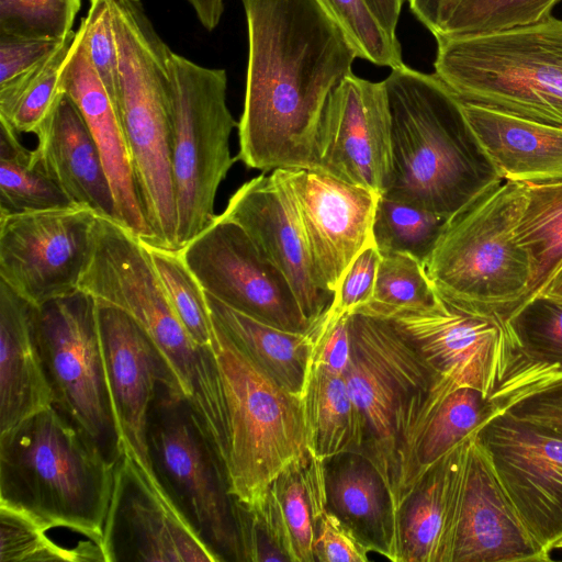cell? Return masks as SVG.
Returning <instances> with one entry per match:
<instances>
[{
  "instance_id": "cell-37",
  "label": "cell",
  "mask_w": 562,
  "mask_h": 562,
  "mask_svg": "<svg viewBox=\"0 0 562 562\" xmlns=\"http://www.w3.org/2000/svg\"><path fill=\"white\" fill-rule=\"evenodd\" d=\"M143 243L178 318L199 346L210 348L213 321L206 294L186 263L180 249Z\"/></svg>"
},
{
  "instance_id": "cell-1",
  "label": "cell",
  "mask_w": 562,
  "mask_h": 562,
  "mask_svg": "<svg viewBox=\"0 0 562 562\" xmlns=\"http://www.w3.org/2000/svg\"><path fill=\"white\" fill-rule=\"evenodd\" d=\"M240 1L248 60L236 159L261 171H316L322 117L357 49L316 0Z\"/></svg>"
},
{
  "instance_id": "cell-27",
  "label": "cell",
  "mask_w": 562,
  "mask_h": 562,
  "mask_svg": "<svg viewBox=\"0 0 562 562\" xmlns=\"http://www.w3.org/2000/svg\"><path fill=\"white\" fill-rule=\"evenodd\" d=\"M33 311L0 280V434L54 403Z\"/></svg>"
},
{
  "instance_id": "cell-36",
  "label": "cell",
  "mask_w": 562,
  "mask_h": 562,
  "mask_svg": "<svg viewBox=\"0 0 562 562\" xmlns=\"http://www.w3.org/2000/svg\"><path fill=\"white\" fill-rule=\"evenodd\" d=\"M76 38L72 31L42 64L0 86V119L18 133H35L61 90V71Z\"/></svg>"
},
{
  "instance_id": "cell-25",
  "label": "cell",
  "mask_w": 562,
  "mask_h": 562,
  "mask_svg": "<svg viewBox=\"0 0 562 562\" xmlns=\"http://www.w3.org/2000/svg\"><path fill=\"white\" fill-rule=\"evenodd\" d=\"M558 376H562V297L540 292L502 323L488 400L497 408L513 394Z\"/></svg>"
},
{
  "instance_id": "cell-31",
  "label": "cell",
  "mask_w": 562,
  "mask_h": 562,
  "mask_svg": "<svg viewBox=\"0 0 562 562\" xmlns=\"http://www.w3.org/2000/svg\"><path fill=\"white\" fill-rule=\"evenodd\" d=\"M205 294L213 321L278 383L300 396L315 339L313 326L307 331L285 330Z\"/></svg>"
},
{
  "instance_id": "cell-17",
  "label": "cell",
  "mask_w": 562,
  "mask_h": 562,
  "mask_svg": "<svg viewBox=\"0 0 562 562\" xmlns=\"http://www.w3.org/2000/svg\"><path fill=\"white\" fill-rule=\"evenodd\" d=\"M276 170L294 205L318 282L334 294L351 262L373 241L381 194L321 171Z\"/></svg>"
},
{
  "instance_id": "cell-24",
  "label": "cell",
  "mask_w": 562,
  "mask_h": 562,
  "mask_svg": "<svg viewBox=\"0 0 562 562\" xmlns=\"http://www.w3.org/2000/svg\"><path fill=\"white\" fill-rule=\"evenodd\" d=\"M34 134L38 142L32 161L74 204L120 223L100 151L80 110L65 91Z\"/></svg>"
},
{
  "instance_id": "cell-52",
  "label": "cell",
  "mask_w": 562,
  "mask_h": 562,
  "mask_svg": "<svg viewBox=\"0 0 562 562\" xmlns=\"http://www.w3.org/2000/svg\"><path fill=\"white\" fill-rule=\"evenodd\" d=\"M384 29L396 36V29L405 0H366Z\"/></svg>"
},
{
  "instance_id": "cell-43",
  "label": "cell",
  "mask_w": 562,
  "mask_h": 562,
  "mask_svg": "<svg viewBox=\"0 0 562 562\" xmlns=\"http://www.w3.org/2000/svg\"><path fill=\"white\" fill-rule=\"evenodd\" d=\"M0 561L48 562L87 561L72 548H67L48 536V530L24 516L0 506Z\"/></svg>"
},
{
  "instance_id": "cell-48",
  "label": "cell",
  "mask_w": 562,
  "mask_h": 562,
  "mask_svg": "<svg viewBox=\"0 0 562 562\" xmlns=\"http://www.w3.org/2000/svg\"><path fill=\"white\" fill-rule=\"evenodd\" d=\"M371 551L337 515L323 512L314 540L315 562H367Z\"/></svg>"
},
{
  "instance_id": "cell-4",
  "label": "cell",
  "mask_w": 562,
  "mask_h": 562,
  "mask_svg": "<svg viewBox=\"0 0 562 562\" xmlns=\"http://www.w3.org/2000/svg\"><path fill=\"white\" fill-rule=\"evenodd\" d=\"M349 327L351 360L345 380L357 414L355 452L379 471L396 513L408 492L417 438L448 392L387 318L353 313Z\"/></svg>"
},
{
  "instance_id": "cell-40",
  "label": "cell",
  "mask_w": 562,
  "mask_h": 562,
  "mask_svg": "<svg viewBox=\"0 0 562 562\" xmlns=\"http://www.w3.org/2000/svg\"><path fill=\"white\" fill-rule=\"evenodd\" d=\"M561 0H463L437 37H460L526 26L551 16Z\"/></svg>"
},
{
  "instance_id": "cell-41",
  "label": "cell",
  "mask_w": 562,
  "mask_h": 562,
  "mask_svg": "<svg viewBox=\"0 0 562 562\" xmlns=\"http://www.w3.org/2000/svg\"><path fill=\"white\" fill-rule=\"evenodd\" d=\"M344 30L359 58L392 69L404 66L397 36L391 35L366 0H316Z\"/></svg>"
},
{
  "instance_id": "cell-11",
  "label": "cell",
  "mask_w": 562,
  "mask_h": 562,
  "mask_svg": "<svg viewBox=\"0 0 562 562\" xmlns=\"http://www.w3.org/2000/svg\"><path fill=\"white\" fill-rule=\"evenodd\" d=\"M153 469L222 561H239L233 497L223 467L184 398L160 383L148 423Z\"/></svg>"
},
{
  "instance_id": "cell-16",
  "label": "cell",
  "mask_w": 562,
  "mask_h": 562,
  "mask_svg": "<svg viewBox=\"0 0 562 562\" xmlns=\"http://www.w3.org/2000/svg\"><path fill=\"white\" fill-rule=\"evenodd\" d=\"M475 440L531 536L553 550L562 537V435L497 411Z\"/></svg>"
},
{
  "instance_id": "cell-20",
  "label": "cell",
  "mask_w": 562,
  "mask_h": 562,
  "mask_svg": "<svg viewBox=\"0 0 562 562\" xmlns=\"http://www.w3.org/2000/svg\"><path fill=\"white\" fill-rule=\"evenodd\" d=\"M550 552L531 536L488 459L469 439L454 518L450 562H542Z\"/></svg>"
},
{
  "instance_id": "cell-26",
  "label": "cell",
  "mask_w": 562,
  "mask_h": 562,
  "mask_svg": "<svg viewBox=\"0 0 562 562\" xmlns=\"http://www.w3.org/2000/svg\"><path fill=\"white\" fill-rule=\"evenodd\" d=\"M470 437L435 462L403 499L395 513L393 562H450Z\"/></svg>"
},
{
  "instance_id": "cell-13",
  "label": "cell",
  "mask_w": 562,
  "mask_h": 562,
  "mask_svg": "<svg viewBox=\"0 0 562 562\" xmlns=\"http://www.w3.org/2000/svg\"><path fill=\"white\" fill-rule=\"evenodd\" d=\"M180 251L204 291L227 306L285 330L313 326L284 274L222 213Z\"/></svg>"
},
{
  "instance_id": "cell-6",
  "label": "cell",
  "mask_w": 562,
  "mask_h": 562,
  "mask_svg": "<svg viewBox=\"0 0 562 562\" xmlns=\"http://www.w3.org/2000/svg\"><path fill=\"white\" fill-rule=\"evenodd\" d=\"M113 26L119 52L115 106L153 245L178 249L170 148L173 50L140 0H114Z\"/></svg>"
},
{
  "instance_id": "cell-33",
  "label": "cell",
  "mask_w": 562,
  "mask_h": 562,
  "mask_svg": "<svg viewBox=\"0 0 562 562\" xmlns=\"http://www.w3.org/2000/svg\"><path fill=\"white\" fill-rule=\"evenodd\" d=\"M496 412L493 402L477 389L461 386L447 394L429 415L415 443L407 494L435 462Z\"/></svg>"
},
{
  "instance_id": "cell-5",
  "label": "cell",
  "mask_w": 562,
  "mask_h": 562,
  "mask_svg": "<svg viewBox=\"0 0 562 562\" xmlns=\"http://www.w3.org/2000/svg\"><path fill=\"white\" fill-rule=\"evenodd\" d=\"M79 290L130 315L154 344L198 424L205 430L220 425L223 394L211 348L199 346L178 318L137 235L97 215Z\"/></svg>"
},
{
  "instance_id": "cell-45",
  "label": "cell",
  "mask_w": 562,
  "mask_h": 562,
  "mask_svg": "<svg viewBox=\"0 0 562 562\" xmlns=\"http://www.w3.org/2000/svg\"><path fill=\"white\" fill-rule=\"evenodd\" d=\"M381 258L374 240L355 258L324 313L326 321L331 322L352 314L371 301Z\"/></svg>"
},
{
  "instance_id": "cell-42",
  "label": "cell",
  "mask_w": 562,
  "mask_h": 562,
  "mask_svg": "<svg viewBox=\"0 0 562 562\" xmlns=\"http://www.w3.org/2000/svg\"><path fill=\"white\" fill-rule=\"evenodd\" d=\"M80 7L81 0H0V34L61 41Z\"/></svg>"
},
{
  "instance_id": "cell-54",
  "label": "cell",
  "mask_w": 562,
  "mask_h": 562,
  "mask_svg": "<svg viewBox=\"0 0 562 562\" xmlns=\"http://www.w3.org/2000/svg\"><path fill=\"white\" fill-rule=\"evenodd\" d=\"M542 292L562 297V266Z\"/></svg>"
},
{
  "instance_id": "cell-51",
  "label": "cell",
  "mask_w": 562,
  "mask_h": 562,
  "mask_svg": "<svg viewBox=\"0 0 562 562\" xmlns=\"http://www.w3.org/2000/svg\"><path fill=\"white\" fill-rule=\"evenodd\" d=\"M415 18L436 36L463 0H407Z\"/></svg>"
},
{
  "instance_id": "cell-22",
  "label": "cell",
  "mask_w": 562,
  "mask_h": 562,
  "mask_svg": "<svg viewBox=\"0 0 562 562\" xmlns=\"http://www.w3.org/2000/svg\"><path fill=\"white\" fill-rule=\"evenodd\" d=\"M387 319L439 376L448 393L470 386L490 396L501 322L461 308L439 294L430 306L401 311Z\"/></svg>"
},
{
  "instance_id": "cell-21",
  "label": "cell",
  "mask_w": 562,
  "mask_h": 562,
  "mask_svg": "<svg viewBox=\"0 0 562 562\" xmlns=\"http://www.w3.org/2000/svg\"><path fill=\"white\" fill-rule=\"evenodd\" d=\"M222 214L237 223L284 274L305 318L312 325L316 323L334 294L318 282L294 205L278 171L241 184Z\"/></svg>"
},
{
  "instance_id": "cell-23",
  "label": "cell",
  "mask_w": 562,
  "mask_h": 562,
  "mask_svg": "<svg viewBox=\"0 0 562 562\" xmlns=\"http://www.w3.org/2000/svg\"><path fill=\"white\" fill-rule=\"evenodd\" d=\"M61 90L77 104L100 151L120 223L143 241L154 244L123 126L116 106L90 60L81 23L61 71Z\"/></svg>"
},
{
  "instance_id": "cell-9",
  "label": "cell",
  "mask_w": 562,
  "mask_h": 562,
  "mask_svg": "<svg viewBox=\"0 0 562 562\" xmlns=\"http://www.w3.org/2000/svg\"><path fill=\"white\" fill-rule=\"evenodd\" d=\"M210 348L224 401L223 467L228 491L233 498L257 505L280 472L308 452L301 398L214 321Z\"/></svg>"
},
{
  "instance_id": "cell-30",
  "label": "cell",
  "mask_w": 562,
  "mask_h": 562,
  "mask_svg": "<svg viewBox=\"0 0 562 562\" xmlns=\"http://www.w3.org/2000/svg\"><path fill=\"white\" fill-rule=\"evenodd\" d=\"M325 461L310 451L271 482L257 505L290 562H315L318 519L327 508Z\"/></svg>"
},
{
  "instance_id": "cell-10",
  "label": "cell",
  "mask_w": 562,
  "mask_h": 562,
  "mask_svg": "<svg viewBox=\"0 0 562 562\" xmlns=\"http://www.w3.org/2000/svg\"><path fill=\"white\" fill-rule=\"evenodd\" d=\"M171 167L178 249L215 217L217 189L237 160L229 138L238 122L226 101L225 69L201 66L172 53Z\"/></svg>"
},
{
  "instance_id": "cell-39",
  "label": "cell",
  "mask_w": 562,
  "mask_h": 562,
  "mask_svg": "<svg viewBox=\"0 0 562 562\" xmlns=\"http://www.w3.org/2000/svg\"><path fill=\"white\" fill-rule=\"evenodd\" d=\"M381 255L373 296L355 313L389 318L397 312L427 307L437 302L438 293L423 262L408 254Z\"/></svg>"
},
{
  "instance_id": "cell-55",
  "label": "cell",
  "mask_w": 562,
  "mask_h": 562,
  "mask_svg": "<svg viewBox=\"0 0 562 562\" xmlns=\"http://www.w3.org/2000/svg\"><path fill=\"white\" fill-rule=\"evenodd\" d=\"M553 549H562V537L555 542Z\"/></svg>"
},
{
  "instance_id": "cell-50",
  "label": "cell",
  "mask_w": 562,
  "mask_h": 562,
  "mask_svg": "<svg viewBox=\"0 0 562 562\" xmlns=\"http://www.w3.org/2000/svg\"><path fill=\"white\" fill-rule=\"evenodd\" d=\"M64 40L24 38L0 34V86L37 67L61 45Z\"/></svg>"
},
{
  "instance_id": "cell-35",
  "label": "cell",
  "mask_w": 562,
  "mask_h": 562,
  "mask_svg": "<svg viewBox=\"0 0 562 562\" xmlns=\"http://www.w3.org/2000/svg\"><path fill=\"white\" fill-rule=\"evenodd\" d=\"M18 132L0 119V212L20 213L75 205L31 159Z\"/></svg>"
},
{
  "instance_id": "cell-47",
  "label": "cell",
  "mask_w": 562,
  "mask_h": 562,
  "mask_svg": "<svg viewBox=\"0 0 562 562\" xmlns=\"http://www.w3.org/2000/svg\"><path fill=\"white\" fill-rule=\"evenodd\" d=\"M240 562L288 561L257 506L233 498Z\"/></svg>"
},
{
  "instance_id": "cell-15",
  "label": "cell",
  "mask_w": 562,
  "mask_h": 562,
  "mask_svg": "<svg viewBox=\"0 0 562 562\" xmlns=\"http://www.w3.org/2000/svg\"><path fill=\"white\" fill-rule=\"evenodd\" d=\"M105 562H221L158 480L120 450L103 528Z\"/></svg>"
},
{
  "instance_id": "cell-46",
  "label": "cell",
  "mask_w": 562,
  "mask_h": 562,
  "mask_svg": "<svg viewBox=\"0 0 562 562\" xmlns=\"http://www.w3.org/2000/svg\"><path fill=\"white\" fill-rule=\"evenodd\" d=\"M497 409L538 423L562 435V376L513 394Z\"/></svg>"
},
{
  "instance_id": "cell-2",
  "label": "cell",
  "mask_w": 562,
  "mask_h": 562,
  "mask_svg": "<svg viewBox=\"0 0 562 562\" xmlns=\"http://www.w3.org/2000/svg\"><path fill=\"white\" fill-rule=\"evenodd\" d=\"M383 81L392 173L382 195L449 218L503 180L476 139L462 101L435 74L404 65Z\"/></svg>"
},
{
  "instance_id": "cell-18",
  "label": "cell",
  "mask_w": 562,
  "mask_h": 562,
  "mask_svg": "<svg viewBox=\"0 0 562 562\" xmlns=\"http://www.w3.org/2000/svg\"><path fill=\"white\" fill-rule=\"evenodd\" d=\"M317 170L383 194L392 173L391 115L384 81L353 72L333 91L317 137Z\"/></svg>"
},
{
  "instance_id": "cell-3",
  "label": "cell",
  "mask_w": 562,
  "mask_h": 562,
  "mask_svg": "<svg viewBox=\"0 0 562 562\" xmlns=\"http://www.w3.org/2000/svg\"><path fill=\"white\" fill-rule=\"evenodd\" d=\"M115 462L50 405L0 434V506L103 547Z\"/></svg>"
},
{
  "instance_id": "cell-14",
  "label": "cell",
  "mask_w": 562,
  "mask_h": 562,
  "mask_svg": "<svg viewBox=\"0 0 562 562\" xmlns=\"http://www.w3.org/2000/svg\"><path fill=\"white\" fill-rule=\"evenodd\" d=\"M95 216L76 204L0 212V280L34 305L78 291Z\"/></svg>"
},
{
  "instance_id": "cell-53",
  "label": "cell",
  "mask_w": 562,
  "mask_h": 562,
  "mask_svg": "<svg viewBox=\"0 0 562 562\" xmlns=\"http://www.w3.org/2000/svg\"><path fill=\"white\" fill-rule=\"evenodd\" d=\"M199 22L209 32L220 23L224 12V0H187Z\"/></svg>"
},
{
  "instance_id": "cell-34",
  "label": "cell",
  "mask_w": 562,
  "mask_h": 562,
  "mask_svg": "<svg viewBox=\"0 0 562 562\" xmlns=\"http://www.w3.org/2000/svg\"><path fill=\"white\" fill-rule=\"evenodd\" d=\"M516 234L532 266L530 299L546 289L562 266V181L526 184Z\"/></svg>"
},
{
  "instance_id": "cell-44",
  "label": "cell",
  "mask_w": 562,
  "mask_h": 562,
  "mask_svg": "<svg viewBox=\"0 0 562 562\" xmlns=\"http://www.w3.org/2000/svg\"><path fill=\"white\" fill-rule=\"evenodd\" d=\"M114 0H90L81 24L90 60L114 104L119 90V52L113 26Z\"/></svg>"
},
{
  "instance_id": "cell-38",
  "label": "cell",
  "mask_w": 562,
  "mask_h": 562,
  "mask_svg": "<svg viewBox=\"0 0 562 562\" xmlns=\"http://www.w3.org/2000/svg\"><path fill=\"white\" fill-rule=\"evenodd\" d=\"M447 217L380 195L373 221V240L381 254H408L425 263Z\"/></svg>"
},
{
  "instance_id": "cell-7",
  "label": "cell",
  "mask_w": 562,
  "mask_h": 562,
  "mask_svg": "<svg viewBox=\"0 0 562 562\" xmlns=\"http://www.w3.org/2000/svg\"><path fill=\"white\" fill-rule=\"evenodd\" d=\"M526 184L501 180L449 217L424 266L438 294L503 323L530 295L532 266L516 228Z\"/></svg>"
},
{
  "instance_id": "cell-32",
  "label": "cell",
  "mask_w": 562,
  "mask_h": 562,
  "mask_svg": "<svg viewBox=\"0 0 562 562\" xmlns=\"http://www.w3.org/2000/svg\"><path fill=\"white\" fill-rule=\"evenodd\" d=\"M300 398L307 449L315 458L356 451L357 414L345 376L307 367Z\"/></svg>"
},
{
  "instance_id": "cell-28",
  "label": "cell",
  "mask_w": 562,
  "mask_h": 562,
  "mask_svg": "<svg viewBox=\"0 0 562 562\" xmlns=\"http://www.w3.org/2000/svg\"><path fill=\"white\" fill-rule=\"evenodd\" d=\"M465 117L503 180L562 181V127L462 102Z\"/></svg>"
},
{
  "instance_id": "cell-29",
  "label": "cell",
  "mask_w": 562,
  "mask_h": 562,
  "mask_svg": "<svg viewBox=\"0 0 562 562\" xmlns=\"http://www.w3.org/2000/svg\"><path fill=\"white\" fill-rule=\"evenodd\" d=\"M327 509L372 551L393 559L395 509L375 467L362 454L344 452L325 461Z\"/></svg>"
},
{
  "instance_id": "cell-8",
  "label": "cell",
  "mask_w": 562,
  "mask_h": 562,
  "mask_svg": "<svg viewBox=\"0 0 562 562\" xmlns=\"http://www.w3.org/2000/svg\"><path fill=\"white\" fill-rule=\"evenodd\" d=\"M436 41L435 75L462 102L562 127V20Z\"/></svg>"
},
{
  "instance_id": "cell-12",
  "label": "cell",
  "mask_w": 562,
  "mask_h": 562,
  "mask_svg": "<svg viewBox=\"0 0 562 562\" xmlns=\"http://www.w3.org/2000/svg\"><path fill=\"white\" fill-rule=\"evenodd\" d=\"M33 317L53 405L116 460L119 446L102 363L95 299L78 290L34 305Z\"/></svg>"
},
{
  "instance_id": "cell-19",
  "label": "cell",
  "mask_w": 562,
  "mask_h": 562,
  "mask_svg": "<svg viewBox=\"0 0 562 562\" xmlns=\"http://www.w3.org/2000/svg\"><path fill=\"white\" fill-rule=\"evenodd\" d=\"M97 317L119 451L155 473L148 447L149 413L160 383L173 390L170 376L154 344L130 315L97 301Z\"/></svg>"
},
{
  "instance_id": "cell-49",
  "label": "cell",
  "mask_w": 562,
  "mask_h": 562,
  "mask_svg": "<svg viewBox=\"0 0 562 562\" xmlns=\"http://www.w3.org/2000/svg\"><path fill=\"white\" fill-rule=\"evenodd\" d=\"M349 315L326 321L324 315L313 324L315 339L307 367L345 376L351 360Z\"/></svg>"
}]
</instances>
